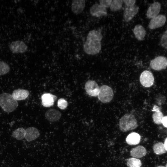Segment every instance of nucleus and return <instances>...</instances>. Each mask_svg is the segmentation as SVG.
I'll return each mask as SVG.
<instances>
[{
  "label": "nucleus",
  "mask_w": 167,
  "mask_h": 167,
  "mask_svg": "<svg viewBox=\"0 0 167 167\" xmlns=\"http://www.w3.org/2000/svg\"><path fill=\"white\" fill-rule=\"evenodd\" d=\"M127 165L128 167H140L142 163L139 159L132 157L127 160Z\"/></svg>",
  "instance_id": "nucleus-25"
},
{
  "label": "nucleus",
  "mask_w": 167,
  "mask_h": 167,
  "mask_svg": "<svg viewBox=\"0 0 167 167\" xmlns=\"http://www.w3.org/2000/svg\"><path fill=\"white\" fill-rule=\"evenodd\" d=\"M123 3L122 0H112L109 7L110 10L115 12L120 10L122 7Z\"/></svg>",
  "instance_id": "nucleus-24"
},
{
  "label": "nucleus",
  "mask_w": 167,
  "mask_h": 167,
  "mask_svg": "<svg viewBox=\"0 0 167 167\" xmlns=\"http://www.w3.org/2000/svg\"><path fill=\"white\" fill-rule=\"evenodd\" d=\"M133 33L136 38L139 41H143L146 35V31L141 25L137 24L133 29Z\"/></svg>",
  "instance_id": "nucleus-18"
},
{
  "label": "nucleus",
  "mask_w": 167,
  "mask_h": 167,
  "mask_svg": "<svg viewBox=\"0 0 167 167\" xmlns=\"http://www.w3.org/2000/svg\"><path fill=\"white\" fill-rule=\"evenodd\" d=\"M164 144L166 150L167 151V138L165 139Z\"/></svg>",
  "instance_id": "nucleus-32"
},
{
  "label": "nucleus",
  "mask_w": 167,
  "mask_h": 167,
  "mask_svg": "<svg viewBox=\"0 0 167 167\" xmlns=\"http://www.w3.org/2000/svg\"><path fill=\"white\" fill-rule=\"evenodd\" d=\"M85 6V1L84 0H75L72 1L71 8L72 12L76 15L81 13Z\"/></svg>",
  "instance_id": "nucleus-13"
},
{
  "label": "nucleus",
  "mask_w": 167,
  "mask_h": 167,
  "mask_svg": "<svg viewBox=\"0 0 167 167\" xmlns=\"http://www.w3.org/2000/svg\"><path fill=\"white\" fill-rule=\"evenodd\" d=\"M113 96V91L109 86L104 85L100 88V91L98 97L99 99L102 102L105 103L110 102Z\"/></svg>",
  "instance_id": "nucleus-4"
},
{
  "label": "nucleus",
  "mask_w": 167,
  "mask_h": 167,
  "mask_svg": "<svg viewBox=\"0 0 167 167\" xmlns=\"http://www.w3.org/2000/svg\"><path fill=\"white\" fill-rule=\"evenodd\" d=\"M152 111H155L152 115V118L154 123L157 124H162L164 116L159 108L156 106H154Z\"/></svg>",
  "instance_id": "nucleus-21"
},
{
  "label": "nucleus",
  "mask_w": 167,
  "mask_h": 167,
  "mask_svg": "<svg viewBox=\"0 0 167 167\" xmlns=\"http://www.w3.org/2000/svg\"><path fill=\"white\" fill-rule=\"evenodd\" d=\"M86 91L89 95L92 96H98L100 91V87L94 81L90 80L87 81L85 85Z\"/></svg>",
  "instance_id": "nucleus-9"
},
{
  "label": "nucleus",
  "mask_w": 167,
  "mask_h": 167,
  "mask_svg": "<svg viewBox=\"0 0 167 167\" xmlns=\"http://www.w3.org/2000/svg\"><path fill=\"white\" fill-rule=\"evenodd\" d=\"M139 7L136 5L125 6L123 13V18L126 22L130 21L138 13Z\"/></svg>",
  "instance_id": "nucleus-10"
},
{
  "label": "nucleus",
  "mask_w": 167,
  "mask_h": 167,
  "mask_svg": "<svg viewBox=\"0 0 167 167\" xmlns=\"http://www.w3.org/2000/svg\"><path fill=\"white\" fill-rule=\"evenodd\" d=\"M0 106L5 112L10 113L17 107L18 103L12 95L4 93L0 94Z\"/></svg>",
  "instance_id": "nucleus-2"
},
{
  "label": "nucleus",
  "mask_w": 167,
  "mask_h": 167,
  "mask_svg": "<svg viewBox=\"0 0 167 167\" xmlns=\"http://www.w3.org/2000/svg\"><path fill=\"white\" fill-rule=\"evenodd\" d=\"M11 51L14 53H23L28 49V47L23 41L18 40L12 42L9 45Z\"/></svg>",
  "instance_id": "nucleus-7"
},
{
  "label": "nucleus",
  "mask_w": 167,
  "mask_h": 167,
  "mask_svg": "<svg viewBox=\"0 0 167 167\" xmlns=\"http://www.w3.org/2000/svg\"><path fill=\"white\" fill-rule=\"evenodd\" d=\"M139 80L141 84L145 87H149L153 84L154 78L152 74L148 71H144L141 74Z\"/></svg>",
  "instance_id": "nucleus-6"
},
{
  "label": "nucleus",
  "mask_w": 167,
  "mask_h": 167,
  "mask_svg": "<svg viewBox=\"0 0 167 167\" xmlns=\"http://www.w3.org/2000/svg\"><path fill=\"white\" fill-rule=\"evenodd\" d=\"M25 130V138L28 142H30L37 138L40 135L38 130L34 127H29Z\"/></svg>",
  "instance_id": "nucleus-14"
},
{
  "label": "nucleus",
  "mask_w": 167,
  "mask_h": 167,
  "mask_svg": "<svg viewBox=\"0 0 167 167\" xmlns=\"http://www.w3.org/2000/svg\"><path fill=\"white\" fill-rule=\"evenodd\" d=\"M25 130L22 127L14 130L12 133V136L18 140H21L25 138Z\"/></svg>",
  "instance_id": "nucleus-22"
},
{
  "label": "nucleus",
  "mask_w": 167,
  "mask_h": 167,
  "mask_svg": "<svg viewBox=\"0 0 167 167\" xmlns=\"http://www.w3.org/2000/svg\"><path fill=\"white\" fill-rule=\"evenodd\" d=\"M10 70L9 65L4 61H0V75H4Z\"/></svg>",
  "instance_id": "nucleus-26"
},
{
  "label": "nucleus",
  "mask_w": 167,
  "mask_h": 167,
  "mask_svg": "<svg viewBox=\"0 0 167 167\" xmlns=\"http://www.w3.org/2000/svg\"><path fill=\"white\" fill-rule=\"evenodd\" d=\"M166 20V17L163 15H160L152 19L148 25L150 29H154L163 26Z\"/></svg>",
  "instance_id": "nucleus-8"
},
{
  "label": "nucleus",
  "mask_w": 167,
  "mask_h": 167,
  "mask_svg": "<svg viewBox=\"0 0 167 167\" xmlns=\"http://www.w3.org/2000/svg\"><path fill=\"white\" fill-rule=\"evenodd\" d=\"M67 102L63 98H60L58 100V106L62 109H66L67 106Z\"/></svg>",
  "instance_id": "nucleus-28"
},
{
  "label": "nucleus",
  "mask_w": 167,
  "mask_h": 167,
  "mask_svg": "<svg viewBox=\"0 0 167 167\" xmlns=\"http://www.w3.org/2000/svg\"><path fill=\"white\" fill-rule=\"evenodd\" d=\"M103 36L99 30L90 31L83 45L84 52L89 55H94L99 53L101 49V41Z\"/></svg>",
  "instance_id": "nucleus-1"
},
{
  "label": "nucleus",
  "mask_w": 167,
  "mask_h": 167,
  "mask_svg": "<svg viewBox=\"0 0 167 167\" xmlns=\"http://www.w3.org/2000/svg\"><path fill=\"white\" fill-rule=\"evenodd\" d=\"M140 140V136L136 132H132L129 134L126 138V143L130 145H135L139 144Z\"/></svg>",
  "instance_id": "nucleus-20"
},
{
  "label": "nucleus",
  "mask_w": 167,
  "mask_h": 167,
  "mask_svg": "<svg viewBox=\"0 0 167 167\" xmlns=\"http://www.w3.org/2000/svg\"><path fill=\"white\" fill-rule=\"evenodd\" d=\"M146 153V150L142 146H139L134 148L130 151L131 155L137 158H141L144 156Z\"/></svg>",
  "instance_id": "nucleus-19"
},
{
  "label": "nucleus",
  "mask_w": 167,
  "mask_h": 167,
  "mask_svg": "<svg viewBox=\"0 0 167 167\" xmlns=\"http://www.w3.org/2000/svg\"><path fill=\"white\" fill-rule=\"evenodd\" d=\"M112 2V0H100L99 1V4L106 8L110 7Z\"/></svg>",
  "instance_id": "nucleus-29"
},
{
  "label": "nucleus",
  "mask_w": 167,
  "mask_h": 167,
  "mask_svg": "<svg viewBox=\"0 0 167 167\" xmlns=\"http://www.w3.org/2000/svg\"><path fill=\"white\" fill-rule=\"evenodd\" d=\"M61 115V113L59 111L53 109H48L45 114L46 118L50 122L58 121L60 118Z\"/></svg>",
  "instance_id": "nucleus-16"
},
{
  "label": "nucleus",
  "mask_w": 167,
  "mask_h": 167,
  "mask_svg": "<svg viewBox=\"0 0 167 167\" xmlns=\"http://www.w3.org/2000/svg\"><path fill=\"white\" fill-rule=\"evenodd\" d=\"M150 66L155 70L165 69L167 66V58L163 56H158L151 61Z\"/></svg>",
  "instance_id": "nucleus-5"
},
{
  "label": "nucleus",
  "mask_w": 167,
  "mask_h": 167,
  "mask_svg": "<svg viewBox=\"0 0 167 167\" xmlns=\"http://www.w3.org/2000/svg\"><path fill=\"white\" fill-rule=\"evenodd\" d=\"M161 9V4L158 2L152 3L149 7L147 13V17L152 19L158 15Z\"/></svg>",
  "instance_id": "nucleus-12"
},
{
  "label": "nucleus",
  "mask_w": 167,
  "mask_h": 167,
  "mask_svg": "<svg viewBox=\"0 0 167 167\" xmlns=\"http://www.w3.org/2000/svg\"><path fill=\"white\" fill-rule=\"evenodd\" d=\"M165 167H167V164L166 165Z\"/></svg>",
  "instance_id": "nucleus-34"
},
{
  "label": "nucleus",
  "mask_w": 167,
  "mask_h": 167,
  "mask_svg": "<svg viewBox=\"0 0 167 167\" xmlns=\"http://www.w3.org/2000/svg\"><path fill=\"white\" fill-rule=\"evenodd\" d=\"M157 167H165L164 166H159Z\"/></svg>",
  "instance_id": "nucleus-33"
},
{
  "label": "nucleus",
  "mask_w": 167,
  "mask_h": 167,
  "mask_svg": "<svg viewBox=\"0 0 167 167\" xmlns=\"http://www.w3.org/2000/svg\"><path fill=\"white\" fill-rule=\"evenodd\" d=\"M90 12L92 16L97 17L106 16L107 15L106 8L97 3L92 6L90 8Z\"/></svg>",
  "instance_id": "nucleus-11"
},
{
  "label": "nucleus",
  "mask_w": 167,
  "mask_h": 167,
  "mask_svg": "<svg viewBox=\"0 0 167 167\" xmlns=\"http://www.w3.org/2000/svg\"><path fill=\"white\" fill-rule=\"evenodd\" d=\"M153 150L154 152L158 155L164 153L166 151L164 143L162 142H159L155 144Z\"/></svg>",
  "instance_id": "nucleus-23"
},
{
  "label": "nucleus",
  "mask_w": 167,
  "mask_h": 167,
  "mask_svg": "<svg viewBox=\"0 0 167 167\" xmlns=\"http://www.w3.org/2000/svg\"><path fill=\"white\" fill-rule=\"evenodd\" d=\"M123 1L125 6H129L135 5L136 1L135 0H124Z\"/></svg>",
  "instance_id": "nucleus-30"
},
{
  "label": "nucleus",
  "mask_w": 167,
  "mask_h": 167,
  "mask_svg": "<svg viewBox=\"0 0 167 167\" xmlns=\"http://www.w3.org/2000/svg\"><path fill=\"white\" fill-rule=\"evenodd\" d=\"M138 126L136 119L132 114L126 113L122 116L119 120L120 130L125 132L134 130Z\"/></svg>",
  "instance_id": "nucleus-3"
},
{
  "label": "nucleus",
  "mask_w": 167,
  "mask_h": 167,
  "mask_svg": "<svg viewBox=\"0 0 167 167\" xmlns=\"http://www.w3.org/2000/svg\"><path fill=\"white\" fill-rule=\"evenodd\" d=\"M160 43L163 47L167 49V30L162 34L161 39Z\"/></svg>",
  "instance_id": "nucleus-27"
},
{
  "label": "nucleus",
  "mask_w": 167,
  "mask_h": 167,
  "mask_svg": "<svg viewBox=\"0 0 167 167\" xmlns=\"http://www.w3.org/2000/svg\"><path fill=\"white\" fill-rule=\"evenodd\" d=\"M162 124L165 127L167 128V116H164L162 122Z\"/></svg>",
  "instance_id": "nucleus-31"
},
{
  "label": "nucleus",
  "mask_w": 167,
  "mask_h": 167,
  "mask_svg": "<svg viewBox=\"0 0 167 167\" xmlns=\"http://www.w3.org/2000/svg\"><path fill=\"white\" fill-rule=\"evenodd\" d=\"M29 94L28 90L19 89L13 91L12 95L14 99L17 101L25 99Z\"/></svg>",
  "instance_id": "nucleus-17"
},
{
  "label": "nucleus",
  "mask_w": 167,
  "mask_h": 167,
  "mask_svg": "<svg viewBox=\"0 0 167 167\" xmlns=\"http://www.w3.org/2000/svg\"><path fill=\"white\" fill-rule=\"evenodd\" d=\"M57 97L49 93L43 94L41 96L42 104L45 107H49L54 105Z\"/></svg>",
  "instance_id": "nucleus-15"
}]
</instances>
